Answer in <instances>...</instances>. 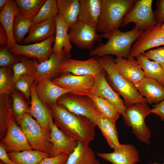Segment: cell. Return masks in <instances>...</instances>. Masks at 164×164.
<instances>
[{
	"label": "cell",
	"mask_w": 164,
	"mask_h": 164,
	"mask_svg": "<svg viewBox=\"0 0 164 164\" xmlns=\"http://www.w3.org/2000/svg\"><path fill=\"white\" fill-rule=\"evenodd\" d=\"M49 106L55 125L63 133L88 145L94 139L96 125L90 119L71 113L57 103Z\"/></svg>",
	"instance_id": "6da1fadb"
},
{
	"label": "cell",
	"mask_w": 164,
	"mask_h": 164,
	"mask_svg": "<svg viewBox=\"0 0 164 164\" xmlns=\"http://www.w3.org/2000/svg\"><path fill=\"white\" fill-rule=\"evenodd\" d=\"M143 31L135 26L132 29L123 32L119 29L105 34L100 35L108 39L105 44L98 45L90 51V56L101 57L105 55H113L116 57H127L130 54L132 46Z\"/></svg>",
	"instance_id": "7a4b0ae2"
},
{
	"label": "cell",
	"mask_w": 164,
	"mask_h": 164,
	"mask_svg": "<svg viewBox=\"0 0 164 164\" xmlns=\"http://www.w3.org/2000/svg\"><path fill=\"white\" fill-rule=\"evenodd\" d=\"M137 0H102V9L96 28L104 35L123 26L124 18Z\"/></svg>",
	"instance_id": "3957f363"
},
{
	"label": "cell",
	"mask_w": 164,
	"mask_h": 164,
	"mask_svg": "<svg viewBox=\"0 0 164 164\" xmlns=\"http://www.w3.org/2000/svg\"><path fill=\"white\" fill-rule=\"evenodd\" d=\"M97 58L108 74L114 88L123 97L126 107L139 103H147L145 99L140 94L134 85L119 73L112 56L105 55Z\"/></svg>",
	"instance_id": "277c9868"
},
{
	"label": "cell",
	"mask_w": 164,
	"mask_h": 164,
	"mask_svg": "<svg viewBox=\"0 0 164 164\" xmlns=\"http://www.w3.org/2000/svg\"><path fill=\"white\" fill-rule=\"evenodd\" d=\"M151 110L147 103H139L127 107L122 115L125 124L132 128L137 138L148 145L151 134L145 120L151 113Z\"/></svg>",
	"instance_id": "5b68a950"
},
{
	"label": "cell",
	"mask_w": 164,
	"mask_h": 164,
	"mask_svg": "<svg viewBox=\"0 0 164 164\" xmlns=\"http://www.w3.org/2000/svg\"><path fill=\"white\" fill-rule=\"evenodd\" d=\"M18 122L32 149L50 155L52 145L50 141V133L44 130L29 113L25 114Z\"/></svg>",
	"instance_id": "8992f818"
},
{
	"label": "cell",
	"mask_w": 164,
	"mask_h": 164,
	"mask_svg": "<svg viewBox=\"0 0 164 164\" xmlns=\"http://www.w3.org/2000/svg\"><path fill=\"white\" fill-rule=\"evenodd\" d=\"M57 103L71 113L88 118L96 125L98 112L94 102L90 97L68 93L61 96Z\"/></svg>",
	"instance_id": "52a82bcc"
},
{
	"label": "cell",
	"mask_w": 164,
	"mask_h": 164,
	"mask_svg": "<svg viewBox=\"0 0 164 164\" xmlns=\"http://www.w3.org/2000/svg\"><path fill=\"white\" fill-rule=\"evenodd\" d=\"M152 0H137L134 5L124 17L123 26L131 22L143 31L156 24L152 9Z\"/></svg>",
	"instance_id": "ba28073f"
},
{
	"label": "cell",
	"mask_w": 164,
	"mask_h": 164,
	"mask_svg": "<svg viewBox=\"0 0 164 164\" xmlns=\"http://www.w3.org/2000/svg\"><path fill=\"white\" fill-rule=\"evenodd\" d=\"M164 45V30L162 24L152 26L143 31L132 47L130 55L133 57L154 47Z\"/></svg>",
	"instance_id": "9c48e42d"
},
{
	"label": "cell",
	"mask_w": 164,
	"mask_h": 164,
	"mask_svg": "<svg viewBox=\"0 0 164 164\" xmlns=\"http://www.w3.org/2000/svg\"><path fill=\"white\" fill-rule=\"evenodd\" d=\"M69 30L71 42L81 49L92 51L95 43L102 40L96 28L80 20H78Z\"/></svg>",
	"instance_id": "30bf717a"
},
{
	"label": "cell",
	"mask_w": 164,
	"mask_h": 164,
	"mask_svg": "<svg viewBox=\"0 0 164 164\" xmlns=\"http://www.w3.org/2000/svg\"><path fill=\"white\" fill-rule=\"evenodd\" d=\"M52 80L55 84L70 91L76 94L84 95L90 92L94 82V77L91 75L76 76L66 72Z\"/></svg>",
	"instance_id": "8fae6325"
},
{
	"label": "cell",
	"mask_w": 164,
	"mask_h": 164,
	"mask_svg": "<svg viewBox=\"0 0 164 164\" xmlns=\"http://www.w3.org/2000/svg\"><path fill=\"white\" fill-rule=\"evenodd\" d=\"M106 73L103 69L94 77V82L90 93L107 99L111 102L120 114L124 113L126 107L119 94L114 91L110 86L106 78Z\"/></svg>",
	"instance_id": "7c38bea8"
},
{
	"label": "cell",
	"mask_w": 164,
	"mask_h": 164,
	"mask_svg": "<svg viewBox=\"0 0 164 164\" xmlns=\"http://www.w3.org/2000/svg\"><path fill=\"white\" fill-rule=\"evenodd\" d=\"M54 40L53 35L43 41L34 44L22 45L16 43L10 50L15 55L36 58L41 63L47 60L52 52V44Z\"/></svg>",
	"instance_id": "4fadbf2b"
},
{
	"label": "cell",
	"mask_w": 164,
	"mask_h": 164,
	"mask_svg": "<svg viewBox=\"0 0 164 164\" xmlns=\"http://www.w3.org/2000/svg\"><path fill=\"white\" fill-rule=\"evenodd\" d=\"M70 57V54L63 50L60 55L52 52L49 59L43 62L38 63L36 61V72L34 81L38 83L44 79H51L61 73L63 67Z\"/></svg>",
	"instance_id": "5bb4252c"
},
{
	"label": "cell",
	"mask_w": 164,
	"mask_h": 164,
	"mask_svg": "<svg viewBox=\"0 0 164 164\" xmlns=\"http://www.w3.org/2000/svg\"><path fill=\"white\" fill-rule=\"evenodd\" d=\"M38 83L34 81L31 87V106L29 114L35 118L37 121L46 132L50 133L54 123L51 110L38 98L36 88Z\"/></svg>",
	"instance_id": "9a60e30c"
},
{
	"label": "cell",
	"mask_w": 164,
	"mask_h": 164,
	"mask_svg": "<svg viewBox=\"0 0 164 164\" xmlns=\"http://www.w3.org/2000/svg\"><path fill=\"white\" fill-rule=\"evenodd\" d=\"M50 141L52 144L50 157L65 153L69 155L78 145V142L60 130L54 123L52 125Z\"/></svg>",
	"instance_id": "2e32d148"
},
{
	"label": "cell",
	"mask_w": 164,
	"mask_h": 164,
	"mask_svg": "<svg viewBox=\"0 0 164 164\" xmlns=\"http://www.w3.org/2000/svg\"><path fill=\"white\" fill-rule=\"evenodd\" d=\"M103 68L97 58L84 60L69 59L63 67L61 73L68 72L76 76L91 75L94 77Z\"/></svg>",
	"instance_id": "e0dca14e"
},
{
	"label": "cell",
	"mask_w": 164,
	"mask_h": 164,
	"mask_svg": "<svg viewBox=\"0 0 164 164\" xmlns=\"http://www.w3.org/2000/svg\"><path fill=\"white\" fill-rule=\"evenodd\" d=\"M97 155L112 164H138L140 156L137 149L131 144H122L119 149L108 153H97Z\"/></svg>",
	"instance_id": "ac0fdd59"
},
{
	"label": "cell",
	"mask_w": 164,
	"mask_h": 164,
	"mask_svg": "<svg viewBox=\"0 0 164 164\" xmlns=\"http://www.w3.org/2000/svg\"><path fill=\"white\" fill-rule=\"evenodd\" d=\"M125 59L116 57L115 59L116 67L120 74L127 81L134 85L145 77V73L137 60L130 55Z\"/></svg>",
	"instance_id": "d6986e66"
},
{
	"label": "cell",
	"mask_w": 164,
	"mask_h": 164,
	"mask_svg": "<svg viewBox=\"0 0 164 164\" xmlns=\"http://www.w3.org/2000/svg\"><path fill=\"white\" fill-rule=\"evenodd\" d=\"M0 143L5 146L7 151L20 152L32 150L26 136L14 121L9 125L5 136Z\"/></svg>",
	"instance_id": "ffe728a7"
},
{
	"label": "cell",
	"mask_w": 164,
	"mask_h": 164,
	"mask_svg": "<svg viewBox=\"0 0 164 164\" xmlns=\"http://www.w3.org/2000/svg\"><path fill=\"white\" fill-rule=\"evenodd\" d=\"M36 94L45 104L49 106L57 104L59 98L70 91L62 88L54 84L51 79L45 78L39 81L36 88Z\"/></svg>",
	"instance_id": "44dd1931"
},
{
	"label": "cell",
	"mask_w": 164,
	"mask_h": 164,
	"mask_svg": "<svg viewBox=\"0 0 164 164\" xmlns=\"http://www.w3.org/2000/svg\"><path fill=\"white\" fill-rule=\"evenodd\" d=\"M134 85L147 103L155 104L164 100V87L155 80L145 77Z\"/></svg>",
	"instance_id": "7402d4cb"
},
{
	"label": "cell",
	"mask_w": 164,
	"mask_h": 164,
	"mask_svg": "<svg viewBox=\"0 0 164 164\" xmlns=\"http://www.w3.org/2000/svg\"><path fill=\"white\" fill-rule=\"evenodd\" d=\"M56 30L55 17L33 24L31 26L29 34L23 43L26 45L33 42L37 43L43 41L53 35Z\"/></svg>",
	"instance_id": "603a6c76"
},
{
	"label": "cell",
	"mask_w": 164,
	"mask_h": 164,
	"mask_svg": "<svg viewBox=\"0 0 164 164\" xmlns=\"http://www.w3.org/2000/svg\"><path fill=\"white\" fill-rule=\"evenodd\" d=\"M21 12L15 0H9L0 13V22L8 36L7 48L10 50L17 43L14 38L13 28L15 16Z\"/></svg>",
	"instance_id": "cb8c5ba5"
},
{
	"label": "cell",
	"mask_w": 164,
	"mask_h": 164,
	"mask_svg": "<svg viewBox=\"0 0 164 164\" xmlns=\"http://www.w3.org/2000/svg\"><path fill=\"white\" fill-rule=\"evenodd\" d=\"M78 20L96 29L102 9V0H80Z\"/></svg>",
	"instance_id": "d4e9b609"
},
{
	"label": "cell",
	"mask_w": 164,
	"mask_h": 164,
	"mask_svg": "<svg viewBox=\"0 0 164 164\" xmlns=\"http://www.w3.org/2000/svg\"><path fill=\"white\" fill-rule=\"evenodd\" d=\"M56 30L55 42L52 48V53L57 55L61 54L64 50L70 53L72 46L68 31L69 30L62 18L58 14L56 17Z\"/></svg>",
	"instance_id": "484cf974"
},
{
	"label": "cell",
	"mask_w": 164,
	"mask_h": 164,
	"mask_svg": "<svg viewBox=\"0 0 164 164\" xmlns=\"http://www.w3.org/2000/svg\"><path fill=\"white\" fill-rule=\"evenodd\" d=\"M58 14L69 30L77 22L80 9L79 0H57Z\"/></svg>",
	"instance_id": "4316f807"
},
{
	"label": "cell",
	"mask_w": 164,
	"mask_h": 164,
	"mask_svg": "<svg viewBox=\"0 0 164 164\" xmlns=\"http://www.w3.org/2000/svg\"><path fill=\"white\" fill-rule=\"evenodd\" d=\"M64 164H100V163L89 145L78 142L77 146L73 152L69 155Z\"/></svg>",
	"instance_id": "83f0119b"
},
{
	"label": "cell",
	"mask_w": 164,
	"mask_h": 164,
	"mask_svg": "<svg viewBox=\"0 0 164 164\" xmlns=\"http://www.w3.org/2000/svg\"><path fill=\"white\" fill-rule=\"evenodd\" d=\"M115 123L107 118L98 116L96 123L109 145L114 150L119 149L122 145L118 140Z\"/></svg>",
	"instance_id": "f1b7e54d"
},
{
	"label": "cell",
	"mask_w": 164,
	"mask_h": 164,
	"mask_svg": "<svg viewBox=\"0 0 164 164\" xmlns=\"http://www.w3.org/2000/svg\"><path fill=\"white\" fill-rule=\"evenodd\" d=\"M9 94L0 95V139L5 136L9 125L15 121L12 102Z\"/></svg>",
	"instance_id": "f546056e"
},
{
	"label": "cell",
	"mask_w": 164,
	"mask_h": 164,
	"mask_svg": "<svg viewBox=\"0 0 164 164\" xmlns=\"http://www.w3.org/2000/svg\"><path fill=\"white\" fill-rule=\"evenodd\" d=\"M135 57L144 71L145 77L156 80L164 87V69L156 62L151 61L143 54Z\"/></svg>",
	"instance_id": "4dcf8cb0"
},
{
	"label": "cell",
	"mask_w": 164,
	"mask_h": 164,
	"mask_svg": "<svg viewBox=\"0 0 164 164\" xmlns=\"http://www.w3.org/2000/svg\"><path fill=\"white\" fill-rule=\"evenodd\" d=\"M8 155L16 164H38L43 159L50 157L46 153L36 150L12 152Z\"/></svg>",
	"instance_id": "1f68e13d"
},
{
	"label": "cell",
	"mask_w": 164,
	"mask_h": 164,
	"mask_svg": "<svg viewBox=\"0 0 164 164\" xmlns=\"http://www.w3.org/2000/svg\"><path fill=\"white\" fill-rule=\"evenodd\" d=\"M34 17L20 12L15 18L13 28L14 37L16 43H23L25 35L29 30Z\"/></svg>",
	"instance_id": "d6a6232c"
},
{
	"label": "cell",
	"mask_w": 164,
	"mask_h": 164,
	"mask_svg": "<svg viewBox=\"0 0 164 164\" xmlns=\"http://www.w3.org/2000/svg\"><path fill=\"white\" fill-rule=\"evenodd\" d=\"M84 95L90 97L93 101L98 110L99 116L107 118L114 122L119 118L120 114L108 100L99 97L90 92Z\"/></svg>",
	"instance_id": "836d02e7"
},
{
	"label": "cell",
	"mask_w": 164,
	"mask_h": 164,
	"mask_svg": "<svg viewBox=\"0 0 164 164\" xmlns=\"http://www.w3.org/2000/svg\"><path fill=\"white\" fill-rule=\"evenodd\" d=\"M20 61L14 64L12 67L14 83L21 76L29 75L35 77L36 72V60L33 61L22 55H18Z\"/></svg>",
	"instance_id": "e575fe53"
},
{
	"label": "cell",
	"mask_w": 164,
	"mask_h": 164,
	"mask_svg": "<svg viewBox=\"0 0 164 164\" xmlns=\"http://www.w3.org/2000/svg\"><path fill=\"white\" fill-rule=\"evenodd\" d=\"M58 14L56 0H46L34 17L31 25L55 17Z\"/></svg>",
	"instance_id": "d590c367"
},
{
	"label": "cell",
	"mask_w": 164,
	"mask_h": 164,
	"mask_svg": "<svg viewBox=\"0 0 164 164\" xmlns=\"http://www.w3.org/2000/svg\"><path fill=\"white\" fill-rule=\"evenodd\" d=\"M13 72L9 67L0 68V94H9L14 90Z\"/></svg>",
	"instance_id": "8d00e7d4"
},
{
	"label": "cell",
	"mask_w": 164,
	"mask_h": 164,
	"mask_svg": "<svg viewBox=\"0 0 164 164\" xmlns=\"http://www.w3.org/2000/svg\"><path fill=\"white\" fill-rule=\"evenodd\" d=\"M11 94L13 114L18 121L25 114L29 113V109L25 100L17 92L14 90Z\"/></svg>",
	"instance_id": "74e56055"
},
{
	"label": "cell",
	"mask_w": 164,
	"mask_h": 164,
	"mask_svg": "<svg viewBox=\"0 0 164 164\" xmlns=\"http://www.w3.org/2000/svg\"><path fill=\"white\" fill-rule=\"evenodd\" d=\"M15 1L21 13L31 15L34 17L46 0H15Z\"/></svg>",
	"instance_id": "f35d334b"
},
{
	"label": "cell",
	"mask_w": 164,
	"mask_h": 164,
	"mask_svg": "<svg viewBox=\"0 0 164 164\" xmlns=\"http://www.w3.org/2000/svg\"><path fill=\"white\" fill-rule=\"evenodd\" d=\"M34 81V77L29 75H24L15 82V88L21 92L25 97L29 100L31 95V87Z\"/></svg>",
	"instance_id": "ab89813d"
},
{
	"label": "cell",
	"mask_w": 164,
	"mask_h": 164,
	"mask_svg": "<svg viewBox=\"0 0 164 164\" xmlns=\"http://www.w3.org/2000/svg\"><path fill=\"white\" fill-rule=\"evenodd\" d=\"M7 47L0 48V67H9L20 61L18 56L14 55Z\"/></svg>",
	"instance_id": "60d3db41"
},
{
	"label": "cell",
	"mask_w": 164,
	"mask_h": 164,
	"mask_svg": "<svg viewBox=\"0 0 164 164\" xmlns=\"http://www.w3.org/2000/svg\"><path fill=\"white\" fill-rule=\"evenodd\" d=\"M143 54L149 59L157 63L164 69V46L149 50Z\"/></svg>",
	"instance_id": "b9f144b4"
},
{
	"label": "cell",
	"mask_w": 164,
	"mask_h": 164,
	"mask_svg": "<svg viewBox=\"0 0 164 164\" xmlns=\"http://www.w3.org/2000/svg\"><path fill=\"white\" fill-rule=\"evenodd\" d=\"M69 155L63 153L58 155L43 159L38 164H64Z\"/></svg>",
	"instance_id": "7bdbcfd3"
},
{
	"label": "cell",
	"mask_w": 164,
	"mask_h": 164,
	"mask_svg": "<svg viewBox=\"0 0 164 164\" xmlns=\"http://www.w3.org/2000/svg\"><path fill=\"white\" fill-rule=\"evenodd\" d=\"M156 8L153 12L154 19L157 24H164V0H158Z\"/></svg>",
	"instance_id": "ee69618b"
},
{
	"label": "cell",
	"mask_w": 164,
	"mask_h": 164,
	"mask_svg": "<svg viewBox=\"0 0 164 164\" xmlns=\"http://www.w3.org/2000/svg\"><path fill=\"white\" fill-rule=\"evenodd\" d=\"M151 112L159 116L162 121H164V100L153 105Z\"/></svg>",
	"instance_id": "f6af8a7d"
},
{
	"label": "cell",
	"mask_w": 164,
	"mask_h": 164,
	"mask_svg": "<svg viewBox=\"0 0 164 164\" xmlns=\"http://www.w3.org/2000/svg\"><path fill=\"white\" fill-rule=\"evenodd\" d=\"M7 150L4 145L0 144V159L2 162L5 164H16L9 157Z\"/></svg>",
	"instance_id": "bcb514c9"
},
{
	"label": "cell",
	"mask_w": 164,
	"mask_h": 164,
	"mask_svg": "<svg viewBox=\"0 0 164 164\" xmlns=\"http://www.w3.org/2000/svg\"><path fill=\"white\" fill-rule=\"evenodd\" d=\"M8 38L7 32L2 25L0 24V48L7 47Z\"/></svg>",
	"instance_id": "7dc6e473"
},
{
	"label": "cell",
	"mask_w": 164,
	"mask_h": 164,
	"mask_svg": "<svg viewBox=\"0 0 164 164\" xmlns=\"http://www.w3.org/2000/svg\"><path fill=\"white\" fill-rule=\"evenodd\" d=\"M9 0H0V10L1 11L6 5Z\"/></svg>",
	"instance_id": "c3c4849f"
},
{
	"label": "cell",
	"mask_w": 164,
	"mask_h": 164,
	"mask_svg": "<svg viewBox=\"0 0 164 164\" xmlns=\"http://www.w3.org/2000/svg\"><path fill=\"white\" fill-rule=\"evenodd\" d=\"M148 164H159L158 162H154L153 163H149ZM162 164H164V161L163 163Z\"/></svg>",
	"instance_id": "681fc988"
},
{
	"label": "cell",
	"mask_w": 164,
	"mask_h": 164,
	"mask_svg": "<svg viewBox=\"0 0 164 164\" xmlns=\"http://www.w3.org/2000/svg\"><path fill=\"white\" fill-rule=\"evenodd\" d=\"M162 27L163 29L164 30V24H162Z\"/></svg>",
	"instance_id": "f907efd6"
},
{
	"label": "cell",
	"mask_w": 164,
	"mask_h": 164,
	"mask_svg": "<svg viewBox=\"0 0 164 164\" xmlns=\"http://www.w3.org/2000/svg\"><path fill=\"white\" fill-rule=\"evenodd\" d=\"M0 164H5V163H3V162H0Z\"/></svg>",
	"instance_id": "816d5d0a"
}]
</instances>
